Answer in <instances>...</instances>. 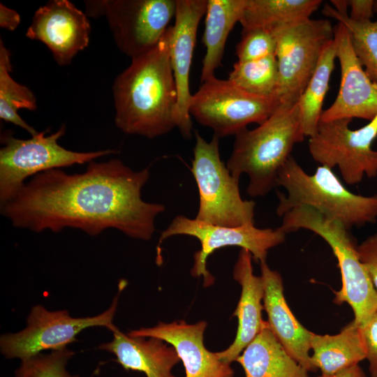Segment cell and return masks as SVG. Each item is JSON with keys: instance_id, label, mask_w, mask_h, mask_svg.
I'll use <instances>...</instances> for the list:
<instances>
[{"instance_id": "1", "label": "cell", "mask_w": 377, "mask_h": 377, "mask_svg": "<svg viewBox=\"0 0 377 377\" xmlns=\"http://www.w3.org/2000/svg\"><path fill=\"white\" fill-rule=\"evenodd\" d=\"M149 175V168L135 171L119 159L91 161L80 174L49 170L32 177L0 209L14 227L36 232L73 228L96 236L114 228L149 240L165 209L141 198Z\"/></svg>"}, {"instance_id": "2", "label": "cell", "mask_w": 377, "mask_h": 377, "mask_svg": "<svg viewBox=\"0 0 377 377\" xmlns=\"http://www.w3.org/2000/svg\"><path fill=\"white\" fill-rule=\"evenodd\" d=\"M170 27L156 46L115 78L114 123L124 133L155 138L176 127L177 92L169 55Z\"/></svg>"}, {"instance_id": "3", "label": "cell", "mask_w": 377, "mask_h": 377, "mask_svg": "<svg viewBox=\"0 0 377 377\" xmlns=\"http://www.w3.org/2000/svg\"><path fill=\"white\" fill-rule=\"evenodd\" d=\"M235 136L227 168L237 179L242 174L248 175L250 196L266 195L277 187L280 170L294 146L305 137L297 103L280 104L256 128H246Z\"/></svg>"}, {"instance_id": "4", "label": "cell", "mask_w": 377, "mask_h": 377, "mask_svg": "<svg viewBox=\"0 0 377 377\" xmlns=\"http://www.w3.org/2000/svg\"><path fill=\"white\" fill-rule=\"evenodd\" d=\"M277 186L279 216L297 206H307L326 218L339 222L346 229L360 227L377 221V194L365 196L350 192L327 166L320 165L309 175L290 156L280 170Z\"/></svg>"}, {"instance_id": "5", "label": "cell", "mask_w": 377, "mask_h": 377, "mask_svg": "<svg viewBox=\"0 0 377 377\" xmlns=\"http://www.w3.org/2000/svg\"><path fill=\"white\" fill-rule=\"evenodd\" d=\"M287 235L300 229L312 231L331 247L338 261L341 288L336 291L334 302L347 303L354 313L353 321L362 325L377 312V291L360 261L357 246L349 230L307 206H297L282 216L279 226Z\"/></svg>"}, {"instance_id": "6", "label": "cell", "mask_w": 377, "mask_h": 377, "mask_svg": "<svg viewBox=\"0 0 377 377\" xmlns=\"http://www.w3.org/2000/svg\"><path fill=\"white\" fill-rule=\"evenodd\" d=\"M191 172L199 193V207L195 219L225 227L254 224L256 202L244 200L239 179L221 161L219 138L205 140L195 131Z\"/></svg>"}, {"instance_id": "7", "label": "cell", "mask_w": 377, "mask_h": 377, "mask_svg": "<svg viewBox=\"0 0 377 377\" xmlns=\"http://www.w3.org/2000/svg\"><path fill=\"white\" fill-rule=\"evenodd\" d=\"M66 131L61 126L55 133L45 135L38 132L30 139H19L6 132L1 136L0 204L13 199L29 177L52 169L89 163L117 152L114 149L78 152L61 147L58 140Z\"/></svg>"}, {"instance_id": "8", "label": "cell", "mask_w": 377, "mask_h": 377, "mask_svg": "<svg viewBox=\"0 0 377 377\" xmlns=\"http://www.w3.org/2000/svg\"><path fill=\"white\" fill-rule=\"evenodd\" d=\"M272 30L276 38L279 73L276 96L280 104L293 105L306 88L324 50L334 40V29L328 20L309 18Z\"/></svg>"}, {"instance_id": "9", "label": "cell", "mask_w": 377, "mask_h": 377, "mask_svg": "<svg viewBox=\"0 0 377 377\" xmlns=\"http://www.w3.org/2000/svg\"><path fill=\"white\" fill-rule=\"evenodd\" d=\"M119 290L110 306L101 313L88 317L75 318L66 310L49 311L43 306H33L27 318V326L15 333L2 334L0 350L8 359L21 361L45 350H57L77 340L82 330L93 327H104L111 332L117 327L113 320L116 313Z\"/></svg>"}, {"instance_id": "10", "label": "cell", "mask_w": 377, "mask_h": 377, "mask_svg": "<svg viewBox=\"0 0 377 377\" xmlns=\"http://www.w3.org/2000/svg\"><path fill=\"white\" fill-rule=\"evenodd\" d=\"M280 105L276 98L248 93L231 81L213 77L202 83L192 95L191 117L212 128L220 138L236 135L252 123L267 119Z\"/></svg>"}, {"instance_id": "11", "label": "cell", "mask_w": 377, "mask_h": 377, "mask_svg": "<svg viewBox=\"0 0 377 377\" xmlns=\"http://www.w3.org/2000/svg\"><path fill=\"white\" fill-rule=\"evenodd\" d=\"M175 235H188L198 239L200 249L193 255V265L191 274L194 277L202 276L205 287L212 285L214 277L207 269V258L216 250L229 246H239L248 250L253 259L266 262L268 251L282 244L286 234L278 227L259 228L254 224L239 227H225L191 219L184 215H177L164 230L157 245V262L162 261L161 245L163 241Z\"/></svg>"}, {"instance_id": "12", "label": "cell", "mask_w": 377, "mask_h": 377, "mask_svg": "<svg viewBox=\"0 0 377 377\" xmlns=\"http://www.w3.org/2000/svg\"><path fill=\"white\" fill-rule=\"evenodd\" d=\"M352 119L320 121L316 133L309 138L311 157L321 165L338 167L348 185L362 182L364 176H377V151L371 147L377 137V116L360 128H349Z\"/></svg>"}, {"instance_id": "13", "label": "cell", "mask_w": 377, "mask_h": 377, "mask_svg": "<svg viewBox=\"0 0 377 377\" xmlns=\"http://www.w3.org/2000/svg\"><path fill=\"white\" fill-rule=\"evenodd\" d=\"M176 0H103V14L114 43L138 57L158 45L175 15Z\"/></svg>"}, {"instance_id": "14", "label": "cell", "mask_w": 377, "mask_h": 377, "mask_svg": "<svg viewBox=\"0 0 377 377\" xmlns=\"http://www.w3.org/2000/svg\"><path fill=\"white\" fill-rule=\"evenodd\" d=\"M334 29L341 84L335 101L323 110L320 121L353 118L371 121L377 116V84L356 57L347 28L338 22Z\"/></svg>"}, {"instance_id": "15", "label": "cell", "mask_w": 377, "mask_h": 377, "mask_svg": "<svg viewBox=\"0 0 377 377\" xmlns=\"http://www.w3.org/2000/svg\"><path fill=\"white\" fill-rule=\"evenodd\" d=\"M207 0H176L175 23L170 26L169 55L177 92L176 127L185 138L192 135L189 76L200 20Z\"/></svg>"}, {"instance_id": "16", "label": "cell", "mask_w": 377, "mask_h": 377, "mask_svg": "<svg viewBox=\"0 0 377 377\" xmlns=\"http://www.w3.org/2000/svg\"><path fill=\"white\" fill-rule=\"evenodd\" d=\"M87 15L68 0H51L35 12L26 36L43 43L59 66L71 64L88 46Z\"/></svg>"}, {"instance_id": "17", "label": "cell", "mask_w": 377, "mask_h": 377, "mask_svg": "<svg viewBox=\"0 0 377 377\" xmlns=\"http://www.w3.org/2000/svg\"><path fill=\"white\" fill-rule=\"evenodd\" d=\"M205 321L194 324L184 320L158 323L151 327L130 331L131 337H155L172 346L182 361L185 377H233L230 364L220 360L216 352L207 349L203 343Z\"/></svg>"}, {"instance_id": "18", "label": "cell", "mask_w": 377, "mask_h": 377, "mask_svg": "<svg viewBox=\"0 0 377 377\" xmlns=\"http://www.w3.org/2000/svg\"><path fill=\"white\" fill-rule=\"evenodd\" d=\"M260 271L264 283L263 306L270 330L294 360L308 371H315L310 355L313 332L297 320L288 306L280 273L270 269L266 262L260 263Z\"/></svg>"}, {"instance_id": "19", "label": "cell", "mask_w": 377, "mask_h": 377, "mask_svg": "<svg viewBox=\"0 0 377 377\" xmlns=\"http://www.w3.org/2000/svg\"><path fill=\"white\" fill-rule=\"evenodd\" d=\"M252 259L248 250L241 249L233 268V279L242 288L239 300L232 314L238 320L237 330L232 343L226 350L216 352L220 360L229 364L236 360L265 323L262 318L264 283L261 276L253 274Z\"/></svg>"}, {"instance_id": "20", "label": "cell", "mask_w": 377, "mask_h": 377, "mask_svg": "<svg viewBox=\"0 0 377 377\" xmlns=\"http://www.w3.org/2000/svg\"><path fill=\"white\" fill-rule=\"evenodd\" d=\"M112 332V341L98 348L115 355L123 368L147 377H174L172 370L181 360L172 346L155 337H131L117 327Z\"/></svg>"}, {"instance_id": "21", "label": "cell", "mask_w": 377, "mask_h": 377, "mask_svg": "<svg viewBox=\"0 0 377 377\" xmlns=\"http://www.w3.org/2000/svg\"><path fill=\"white\" fill-rule=\"evenodd\" d=\"M235 361L245 377H309L308 371L287 353L267 321Z\"/></svg>"}, {"instance_id": "22", "label": "cell", "mask_w": 377, "mask_h": 377, "mask_svg": "<svg viewBox=\"0 0 377 377\" xmlns=\"http://www.w3.org/2000/svg\"><path fill=\"white\" fill-rule=\"evenodd\" d=\"M247 0H207L205 26L202 37L206 53L202 61L200 81L215 77L221 66L225 46L230 32L239 22Z\"/></svg>"}, {"instance_id": "23", "label": "cell", "mask_w": 377, "mask_h": 377, "mask_svg": "<svg viewBox=\"0 0 377 377\" xmlns=\"http://www.w3.org/2000/svg\"><path fill=\"white\" fill-rule=\"evenodd\" d=\"M311 360L322 374H330L358 364L366 359V350L360 327L353 320L334 335L313 332Z\"/></svg>"}, {"instance_id": "24", "label": "cell", "mask_w": 377, "mask_h": 377, "mask_svg": "<svg viewBox=\"0 0 377 377\" xmlns=\"http://www.w3.org/2000/svg\"><path fill=\"white\" fill-rule=\"evenodd\" d=\"M321 0H247L240 20L242 31L273 29L310 18Z\"/></svg>"}, {"instance_id": "25", "label": "cell", "mask_w": 377, "mask_h": 377, "mask_svg": "<svg viewBox=\"0 0 377 377\" xmlns=\"http://www.w3.org/2000/svg\"><path fill=\"white\" fill-rule=\"evenodd\" d=\"M336 59V43L333 40L324 50L313 75L297 101L304 133L309 138L317 131Z\"/></svg>"}, {"instance_id": "26", "label": "cell", "mask_w": 377, "mask_h": 377, "mask_svg": "<svg viewBox=\"0 0 377 377\" xmlns=\"http://www.w3.org/2000/svg\"><path fill=\"white\" fill-rule=\"evenodd\" d=\"M12 70L10 52L0 40V118L27 131L34 136L38 133L18 114V110L37 109V101L32 91L25 85L14 80Z\"/></svg>"}, {"instance_id": "27", "label": "cell", "mask_w": 377, "mask_h": 377, "mask_svg": "<svg viewBox=\"0 0 377 377\" xmlns=\"http://www.w3.org/2000/svg\"><path fill=\"white\" fill-rule=\"evenodd\" d=\"M374 10L377 13V1ZM323 13L342 23L348 30L353 51L369 77L377 84V20L355 21L348 14H341L329 4Z\"/></svg>"}, {"instance_id": "28", "label": "cell", "mask_w": 377, "mask_h": 377, "mask_svg": "<svg viewBox=\"0 0 377 377\" xmlns=\"http://www.w3.org/2000/svg\"><path fill=\"white\" fill-rule=\"evenodd\" d=\"M228 80L251 94L276 98L279 73L275 55L254 61H237Z\"/></svg>"}, {"instance_id": "29", "label": "cell", "mask_w": 377, "mask_h": 377, "mask_svg": "<svg viewBox=\"0 0 377 377\" xmlns=\"http://www.w3.org/2000/svg\"><path fill=\"white\" fill-rule=\"evenodd\" d=\"M75 353L68 348L40 353L21 361L15 377H79L68 371L66 366Z\"/></svg>"}, {"instance_id": "30", "label": "cell", "mask_w": 377, "mask_h": 377, "mask_svg": "<svg viewBox=\"0 0 377 377\" xmlns=\"http://www.w3.org/2000/svg\"><path fill=\"white\" fill-rule=\"evenodd\" d=\"M276 38L272 29L255 28L242 31L236 47L237 61H249L275 55Z\"/></svg>"}, {"instance_id": "31", "label": "cell", "mask_w": 377, "mask_h": 377, "mask_svg": "<svg viewBox=\"0 0 377 377\" xmlns=\"http://www.w3.org/2000/svg\"><path fill=\"white\" fill-rule=\"evenodd\" d=\"M371 377H377V312L360 326Z\"/></svg>"}, {"instance_id": "32", "label": "cell", "mask_w": 377, "mask_h": 377, "mask_svg": "<svg viewBox=\"0 0 377 377\" xmlns=\"http://www.w3.org/2000/svg\"><path fill=\"white\" fill-rule=\"evenodd\" d=\"M357 251L377 291V233L368 237L357 245Z\"/></svg>"}, {"instance_id": "33", "label": "cell", "mask_w": 377, "mask_h": 377, "mask_svg": "<svg viewBox=\"0 0 377 377\" xmlns=\"http://www.w3.org/2000/svg\"><path fill=\"white\" fill-rule=\"evenodd\" d=\"M350 8L349 17L355 21L371 20L374 15L375 1L373 0H348Z\"/></svg>"}, {"instance_id": "34", "label": "cell", "mask_w": 377, "mask_h": 377, "mask_svg": "<svg viewBox=\"0 0 377 377\" xmlns=\"http://www.w3.org/2000/svg\"><path fill=\"white\" fill-rule=\"evenodd\" d=\"M21 21L20 14L15 10L0 3V27L13 31L17 29Z\"/></svg>"}, {"instance_id": "35", "label": "cell", "mask_w": 377, "mask_h": 377, "mask_svg": "<svg viewBox=\"0 0 377 377\" xmlns=\"http://www.w3.org/2000/svg\"><path fill=\"white\" fill-rule=\"evenodd\" d=\"M318 377H366V375L362 368L356 364L334 374H322Z\"/></svg>"}, {"instance_id": "36", "label": "cell", "mask_w": 377, "mask_h": 377, "mask_svg": "<svg viewBox=\"0 0 377 377\" xmlns=\"http://www.w3.org/2000/svg\"><path fill=\"white\" fill-rule=\"evenodd\" d=\"M330 2L336 11L341 14H348V0H332Z\"/></svg>"}]
</instances>
